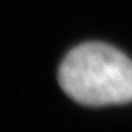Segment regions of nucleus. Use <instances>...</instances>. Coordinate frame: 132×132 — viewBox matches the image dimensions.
<instances>
[{
  "label": "nucleus",
  "mask_w": 132,
  "mask_h": 132,
  "mask_svg": "<svg viewBox=\"0 0 132 132\" xmlns=\"http://www.w3.org/2000/svg\"><path fill=\"white\" fill-rule=\"evenodd\" d=\"M59 85L74 101L90 106L132 101V61L100 42L74 47L61 63Z\"/></svg>",
  "instance_id": "f257e3e1"
}]
</instances>
